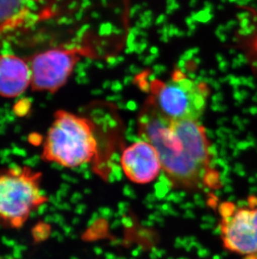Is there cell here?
I'll use <instances>...</instances> for the list:
<instances>
[{
  "instance_id": "cell-1",
  "label": "cell",
  "mask_w": 257,
  "mask_h": 259,
  "mask_svg": "<svg viewBox=\"0 0 257 259\" xmlns=\"http://www.w3.org/2000/svg\"><path fill=\"white\" fill-rule=\"evenodd\" d=\"M138 133L155 148L172 187L190 192L221 188L211 142L199 121L170 119L148 100L139 114Z\"/></svg>"
},
{
  "instance_id": "cell-2",
  "label": "cell",
  "mask_w": 257,
  "mask_h": 259,
  "mask_svg": "<svg viewBox=\"0 0 257 259\" xmlns=\"http://www.w3.org/2000/svg\"><path fill=\"white\" fill-rule=\"evenodd\" d=\"M99 154V142L92 121L67 111L56 112L47 133L42 156L65 168L89 164Z\"/></svg>"
},
{
  "instance_id": "cell-3",
  "label": "cell",
  "mask_w": 257,
  "mask_h": 259,
  "mask_svg": "<svg viewBox=\"0 0 257 259\" xmlns=\"http://www.w3.org/2000/svg\"><path fill=\"white\" fill-rule=\"evenodd\" d=\"M148 100L171 120L199 121L206 112L211 90L208 84L176 69L166 81L154 80Z\"/></svg>"
},
{
  "instance_id": "cell-4",
  "label": "cell",
  "mask_w": 257,
  "mask_h": 259,
  "mask_svg": "<svg viewBox=\"0 0 257 259\" xmlns=\"http://www.w3.org/2000/svg\"><path fill=\"white\" fill-rule=\"evenodd\" d=\"M39 175L29 169H10L0 175V218L20 228L45 201Z\"/></svg>"
},
{
  "instance_id": "cell-5",
  "label": "cell",
  "mask_w": 257,
  "mask_h": 259,
  "mask_svg": "<svg viewBox=\"0 0 257 259\" xmlns=\"http://www.w3.org/2000/svg\"><path fill=\"white\" fill-rule=\"evenodd\" d=\"M219 231L229 252L250 258L257 257V201L247 205L223 201L218 205Z\"/></svg>"
},
{
  "instance_id": "cell-6",
  "label": "cell",
  "mask_w": 257,
  "mask_h": 259,
  "mask_svg": "<svg viewBox=\"0 0 257 259\" xmlns=\"http://www.w3.org/2000/svg\"><path fill=\"white\" fill-rule=\"evenodd\" d=\"M82 50L53 49L32 57L29 62L31 86L34 91L54 93L67 82Z\"/></svg>"
},
{
  "instance_id": "cell-7",
  "label": "cell",
  "mask_w": 257,
  "mask_h": 259,
  "mask_svg": "<svg viewBox=\"0 0 257 259\" xmlns=\"http://www.w3.org/2000/svg\"><path fill=\"white\" fill-rule=\"evenodd\" d=\"M120 165L128 181L139 185L151 183L162 172L160 157L151 144L140 140L122 152Z\"/></svg>"
},
{
  "instance_id": "cell-8",
  "label": "cell",
  "mask_w": 257,
  "mask_h": 259,
  "mask_svg": "<svg viewBox=\"0 0 257 259\" xmlns=\"http://www.w3.org/2000/svg\"><path fill=\"white\" fill-rule=\"evenodd\" d=\"M31 85V71L28 63L15 55L0 56V96L16 98Z\"/></svg>"
},
{
  "instance_id": "cell-9",
  "label": "cell",
  "mask_w": 257,
  "mask_h": 259,
  "mask_svg": "<svg viewBox=\"0 0 257 259\" xmlns=\"http://www.w3.org/2000/svg\"><path fill=\"white\" fill-rule=\"evenodd\" d=\"M32 0H0V25L16 22L29 13Z\"/></svg>"
},
{
  "instance_id": "cell-10",
  "label": "cell",
  "mask_w": 257,
  "mask_h": 259,
  "mask_svg": "<svg viewBox=\"0 0 257 259\" xmlns=\"http://www.w3.org/2000/svg\"><path fill=\"white\" fill-rule=\"evenodd\" d=\"M32 1H39V0H32Z\"/></svg>"
}]
</instances>
